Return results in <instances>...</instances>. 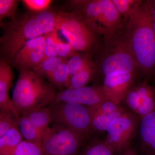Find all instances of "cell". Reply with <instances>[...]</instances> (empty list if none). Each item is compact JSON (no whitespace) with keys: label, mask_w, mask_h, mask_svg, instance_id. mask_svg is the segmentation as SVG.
<instances>
[{"label":"cell","mask_w":155,"mask_h":155,"mask_svg":"<svg viewBox=\"0 0 155 155\" xmlns=\"http://www.w3.org/2000/svg\"><path fill=\"white\" fill-rule=\"evenodd\" d=\"M14 74L7 61H0V110L12 112L20 116L12 104L9 91L12 85Z\"/></svg>","instance_id":"obj_13"},{"label":"cell","mask_w":155,"mask_h":155,"mask_svg":"<svg viewBox=\"0 0 155 155\" xmlns=\"http://www.w3.org/2000/svg\"><path fill=\"white\" fill-rule=\"evenodd\" d=\"M45 35L26 42L11 61L19 70H32L41 63L45 57Z\"/></svg>","instance_id":"obj_10"},{"label":"cell","mask_w":155,"mask_h":155,"mask_svg":"<svg viewBox=\"0 0 155 155\" xmlns=\"http://www.w3.org/2000/svg\"><path fill=\"white\" fill-rule=\"evenodd\" d=\"M140 100L137 114L141 118L155 111V88L146 81L136 87Z\"/></svg>","instance_id":"obj_15"},{"label":"cell","mask_w":155,"mask_h":155,"mask_svg":"<svg viewBox=\"0 0 155 155\" xmlns=\"http://www.w3.org/2000/svg\"><path fill=\"white\" fill-rule=\"evenodd\" d=\"M127 20L126 39L137 67L143 72L150 73L155 68V35L152 2L139 1Z\"/></svg>","instance_id":"obj_1"},{"label":"cell","mask_w":155,"mask_h":155,"mask_svg":"<svg viewBox=\"0 0 155 155\" xmlns=\"http://www.w3.org/2000/svg\"><path fill=\"white\" fill-rule=\"evenodd\" d=\"M57 30L61 31L76 51H87L95 43L94 31L77 12L58 14Z\"/></svg>","instance_id":"obj_7"},{"label":"cell","mask_w":155,"mask_h":155,"mask_svg":"<svg viewBox=\"0 0 155 155\" xmlns=\"http://www.w3.org/2000/svg\"><path fill=\"white\" fill-rule=\"evenodd\" d=\"M22 2L30 11L37 13L47 11L52 1L51 0H23Z\"/></svg>","instance_id":"obj_31"},{"label":"cell","mask_w":155,"mask_h":155,"mask_svg":"<svg viewBox=\"0 0 155 155\" xmlns=\"http://www.w3.org/2000/svg\"><path fill=\"white\" fill-rule=\"evenodd\" d=\"M114 151L105 141H95L90 143L82 155H114Z\"/></svg>","instance_id":"obj_26"},{"label":"cell","mask_w":155,"mask_h":155,"mask_svg":"<svg viewBox=\"0 0 155 155\" xmlns=\"http://www.w3.org/2000/svg\"><path fill=\"white\" fill-rule=\"evenodd\" d=\"M19 1L17 0H1L0 1V19L5 17L14 18L18 8Z\"/></svg>","instance_id":"obj_29"},{"label":"cell","mask_w":155,"mask_h":155,"mask_svg":"<svg viewBox=\"0 0 155 155\" xmlns=\"http://www.w3.org/2000/svg\"><path fill=\"white\" fill-rule=\"evenodd\" d=\"M21 115L26 116L41 134L52 123L49 107H43L31 110Z\"/></svg>","instance_id":"obj_17"},{"label":"cell","mask_w":155,"mask_h":155,"mask_svg":"<svg viewBox=\"0 0 155 155\" xmlns=\"http://www.w3.org/2000/svg\"><path fill=\"white\" fill-rule=\"evenodd\" d=\"M58 93L54 85L31 70H20L13 90L12 104L19 116L52 104Z\"/></svg>","instance_id":"obj_3"},{"label":"cell","mask_w":155,"mask_h":155,"mask_svg":"<svg viewBox=\"0 0 155 155\" xmlns=\"http://www.w3.org/2000/svg\"><path fill=\"white\" fill-rule=\"evenodd\" d=\"M58 14L51 11L27 14L4 26L1 51L12 61L26 42L57 30Z\"/></svg>","instance_id":"obj_2"},{"label":"cell","mask_w":155,"mask_h":155,"mask_svg":"<svg viewBox=\"0 0 155 155\" xmlns=\"http://www.w3.org/2000/svg\"><path fill=\"white\" fill-rule=\"evenodd\" d=\"M67 61H64L46 76L53 85L60 89L64 87H67L69 83V77Z\"/></svg>","instance_id":"obj_19"},{"label":"cell","mask_w":155,"mask_h":155,"mask_svg":"<svg viewBox=\"0 0 155 155\" xmlns=\"http://www.w3.org/2000/svg\"><path fill=\"white\" fill-rule=\"evenodd\" d=\"M20 116L12 112L0 110V136L13 128H19Z\"/></svg>","instance_id":"obj_24"},{"label":"cell","mask_w":155,"mask_h":155,"mask_svg":"<svg viewBox=\"0 0 155 155\" xmlns=\"http://www.w3.org/2000/svg\"><path fill=\"white\" fill-rule=\"evenodd\" d=\"M123 155H137V154L135 151L133 149L128 148L125 151Z\"/></svg>","instance_id":"obj_35"},{"label":"cell","mask_w":155,"mask_h":155,"mask_svg":"<svg viewBox=\"0 0 155 155\" xmlns=\"http://www.w3.org/2000/svg\"><path fill=\"white\" fill-rule=\"evenodd\" d=\"M57 30L45 35V58L58 57L56 51L55 38L57 35Z\"/></svg>","instance_id":"obj_32"},{"label":"cell","mask_w":155,"mask_h":155,"mask_svg":"<svg viewBox=\"0 0 155 155\" xmlns=\"http://www.w3.org/2000/svg\"><path fill=\"white\" fill-rule=\"evenodd\" d=\"M138 122L135 114L125 112L111 123L107 130L105 141L115 152H125L128 148Z\"/></svg>","instance_id":"obj_9"},{"label":"cell","mask_w":155,"mask_h":155,"mask_svg":"<svg viewBox=\"0 0 155 155\" xmlns=\"http://www.w3.org/2000/svg\"><path fill=\"white\" fill-rule=\"evenodd\" d=\"M116 10L126 20H128L136 5L139 1L137 0H111Z\"/></svg>","instance_id":"obj_28"},{"label":"cell","mask_w":155,"mask_h":155,"mask_svg":"<svg viewBox=\"0 0 155 155\" xmlns=\"http://www.w3.org/2000/svg\"><path fill=\"white\" fill-rule=\"evenodd\" d=\"M125 98L128 107L136 113L140 103L139 95L136 87L130 89L127 92Z\"/></svg>","instance_id":"obj_33"},{"label":"cell","mask_w":155,"mask_h":155,"mask_svg":"<svg viewBox=\"0 0 155 155\" xmlns=\"http://www.w3.org/2000/svg\"><path fill=\"white\" fill-rule=\"evenodd\" d=\"M67 61L59 57L45 58L33 71L43 77L58 67L64 61Z\"/></svg>","instance_id":"obj_25"},{"label":"cell","mask_w":155,"mask_h":155,"mask_svg":"<svg viewBox=\"0 0 155 155\" xmlns=\"http://www.w3.org/2000/svg\"><path fill=\"white\" fill-rule=\"evenodd\" d=\"M153 11V28L155 35V1L152 2Z\"/></svg>","instance_id":"obj_34"},{"label":"cell","mask_w":155,"mask_h":155,"mask_svg":"<svg viewBox=\"0 0 155 155\" xmlns=\"http://www.w3.org/2000/svg\"><path fill=\"white\" fill-rule=\"evenodd\" d=\"M14 155H44L41 147L26 140L17 145Z\"/></svg>","instance_id":"obj_27"},{"label":"cell","mask_w":155,"mask_h":155,"mask_svg":"<svg viewBox=\"0 0 155 155\" xmlns=\"http://www.w3.org/2000/svg\"><path fill=\"white\" fill-rule=\"evenodd\" d=\"M56 51L58 57L64 59H69L76 54V51L68 43H64L58 38V34L55 38Z\"/></svg>","instance_id":"obj_30"},{"label":"cell","mask_w":155,"mask_h":155,"mask_svg":"<svg viewBox=\"0 0 155 155\" xmlns=\"http://www.w3.org/2000/svg\"><path fill=\"white\" fill-rule=\"evenodd\" d=\"M19 127L25 140L41 147V133L26 116L23 115L20 116Z\"/></svg>","instance_id":"obj_18"},{"label":"cell","mask_w":155,"mask_h":155,"mask_svg":"<svg viewBox=\"0 0 155 155\" xmlns=\"http://www.w3.org/2000/svg\"><path fill=\"white\" fill-rule=\"evenodd\" d=\"M95 64L81 70L69 78L67 89L78 88L85 86L94 74Z\"/></svg>","instance_id":"obj_21"},{"label":"cell","mask_w":155,"mask_h":155,"mask_svg":"<svg viewBox=\"0 0 155 155\" xmlns=\"http://www.w3.org/2000/svg\"><path fill=\"white\" fill-rule=\"evenodd\" d=\"M106 100L109 99L103 86H84L61 91L57 93L54 103L71 102L91 107Z\"/></svg>","instance_id":"obj_11"},{"label":"cell","mask_w":155,"mask_h":155,"mask_svg":"<svg viewBox=\"0 0 155 155\" xmlns=\"http://www.w3.org/2000/svg\"><path fill=\"white\" fill-rule=\"evenodd\" d=\"M134 72L114 76H105L103 87L109 100L119 104L125 98L133 81Z\"/></svg>","instance_id":"obj_12"},{"label":"cell","mask_w":155,"mask_h":155,"mask_svg":"<svg viewBox=\"0 0 155 155\" xmlns=\"http://www.w3.org/2000/svg\"><path fill=\"white\" fill-rule=\"evenodd\" d=\"M78 155H79V154H78Z\"/></svg>","instance_id":"obj_36"},{"label":"cell","mask_w":155,"mask_h":155,"mask_svg":"<svg viewBox=\"0 0 155 155\" xmlns=\"http://www.w3.org/2000/svg\"><path fill=\"white\" fill-rule=\"evenodd\" d=\"M70 5L94 32L110 39L119 30L122 17L111 0H74Z\"/></svg>","instance_id":"obj_4"},{"label":"cell","mask_w":155,"mask_h":155,"mask_svg":"<svg viewBox=\"0 0 155 155\" xmlns=\"http://www.w3.org/2000/svg\"><path fill=\"white\" fill-rule=\"evenodd\" d=\"M52 125L41 134L44 155H78L85 137L60 124Z\"/></svg>","instance_id":"obj_5"},{"label":"cell","mask_w":155,"mask_h":155,"mask_svg":"<svg viewBox=\"0 0 155 155\" xmlns=\"http://www.w3.org/2000/svg\"><path fill=\"white\" fill-rule=\"evenodd\" d=\"M94 64L87 55L76 54L72 56L67 61L69 78L81 70Z\"/></svg>","instance_id":"obj_22"},{"label":"cell","mask_w":155,"mask_h":155,"mask_svg":"<svg viewBox=\"0 0 155 155\" xmlns=\"http://www.w3.org/2000/svg\"><path fill=\"white\" fill-rule=\"evenodd\" d=\"M52 123L60 124L86 137L92 128L87 106L71 102H59L50 106Z\"/></svg>","instance_id":"obj_6"},{"label":"cell","mask_w":155,"mask_h":155,"mask_svg":"<svg viewBox=\"0 0 155 155\" xmlns=\"http://www.w3.org/2000/svg\"><path fill=\"white\" fill-rule=\"evenodd\" d=\"M126 111L124 109L104 115H98L91 117L92 130L98 131H107L113 121Z\"/></svg>","instance_id":"obj_20"},{"label":"cell","mask_w":155,"mask_h":155,"mask_svg":"<svg viewBox=\"0 0 155 155\" xmlns=\"http://www.w3.org/2000/svg\"><path fill=\"white\" fill-rule=\"evenodd\" d=\"M91 117L107 114L123 109L110 100H106L96 105L87 107Z\"/></svg>","instance_id":"obj_23"},{"label":"cell","mask_w":155,"mask_h":155,"mask_svg":"<svg viewBox=\"0 0 155 155\" xmlns=\"http://www.w3.org/2000/svg\"><path fill=\"white\" fill-rule=\"evenodd\" d=\"M140 134L147 153L155 155V111L141 118Z\"/></svg>","instance_id":"obj_14"},{"label":"cell","mask_w":155,"mask_h":155,"mask_svg":"<svg viewBox=\"0 0 155 155\" xmlns=\"http://www.w3.org/2000/svg\"><path fill=\"white\" fill-rule=\"evenodd\" d=\"M19 128H13L0 136V155H14L15 150L23 140Z\"/></svg>","instance_id":"obj_16"},{"label":"cell","mask_w":155,"mask_h":155,"mask_svg":"<svg viewBox=\"0 0 155 155\" xmlns=\"http://www.w3.org/2000/svg\"><path fill=\"white\" fill-rule=\"evenodd\" d=\"M101 67L105 76H114L134 72L138 67L127 39L116 44L103 59Z\"/></svg>","instance_id":"obj_8"}]
</instances>
